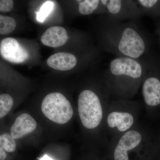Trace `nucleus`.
<instances>
[{
	"label": "nucleus",
	"instance_id": "2",
	"mask_svg": "<svg viewBox=\"0 0 160 160\" xmlns=\"http://www.w3.org/2000/svg\"><path fill=\"white\" fill-rule=\"evenodd\" d=\"M144 57L141 59L117 57L110 61L106 69L109 85L118 92L136 89L146 75V65Z\"/></svg>",
	"mask_w": 160,
	"mask_h": 160
},
{
	"label": "nucleus",
	"instance_id": "8",
	"mask_svg": "<svg viewBox=\"0 0 160 160\" xmlns=\"http://www.w3.org/2000/svg\"><path fill=\"white\" fill-rule=\"evenodd\" d=\"M142 139V135L138 132L131 130L126 132L121 138L116 146L114 160H129L128 152L137 147Z\"/></svg>",
	"mask_w": 160,
	"mask_h": 160
},
{
	"label": "nucleus",
	"instance_id": "20",
	"mask_svg": "<svg viewBox=\"0 0 160 160\" xmlns=\"http://www.w3.org/2000/svg\"><path fill=\"white\" fill-rule=\"evenodd\" d=\"M6 158V154L4 149L2 147H0V160H4Z\"/></svg>",
	"mask_w": 160,
	"mask_h": 160
},
{
	"label": "nucleus",
	"instance_id": "13",
	"mask_svg": "<svg viewBox=\"0 0 160 160\" xmlns=\"http://www.w3.org/2000/svg\"><path fill=\"white\" fill-rule=\"evenodd\" d=\"M78 9L80 14L88 15L96 11L106 14L105 8L99 0L77 1Z\"/></svg>",
	"mask_w": 160,
	"mask_h": 160
},
{
	"label": "nucleus",
	"instance_id": "5",
	"mask_svg": "<svg viewBox=\"0 0 160 160\" xmlns=\"http://www.w3.org/2000/svg\"><path fill=\"white\" fill-rule=\"evenodd\" d=\"M106 15L115 21H138L144 16L136 0H101Z\"/></svg>",
	"mask_w": 160,
	"mask_h": 160
},
{
	"label": "nucleus",
	"instance_id": "12",
	"mask_svg": "<svg viewBox=\"0 0 160 160\" xmlns=\"http://www.w3.org/2000/svg\"><path fill=\"white\" fill-rule=\"evenodd\" d=\"M134 122L133 117L128 112H113L108 116L107 123L111 128L117 127L121 132L126 131L132 126Z\"/></svg>",
	"mask_w": 160,
	"mask_h": 160
},
{
	"label": "nucleus",
	"instance_id": "15",
	"mask_svg": "<svg viewBox=\"0 0 160 160\" xmlns=\"http://www.w3.org/2000/svg\"><path fill=\"white\" fill-rule=\"evenodd\" d=\"M16 22L10 17L0 15V33L2 35L9 34L16 27Z\"/></svg>",
	"mask_w": 160,
	"mask_h": 160
},
{
	"label": "nucleus",
	"instance_id": "18",
	"mask_svg": "<svg viewBox=\"0 0 160 160\" xmlns=\"http://www.w3.org/2000/svg\"><path fill=\"white\" fill-rule=\"evenodd\" d=\"M53 6L54 4L51 1H47L44 3L37 13L38 21L40 22H43L52 10Z\"/></svg>",
	"mask_w": 160,
	"mask_h": 160
},
{
	"label": "nucleus",
	"instance_id": "6",
	"mask_svg": "<svg viewBox=\"0 0 160 160\" xmlns=\"http://www.w3.org/2000/svg\"><path fill=\"white\" fill-rule=\"evenodd\" d=\"M145 60L147 70L142 88L143 98L148 106L154 107L160 105V79L153 75Z\"/></svg>",
	"mask_w": 160,
	"mask_h": 160
},
{
	"label": "nucleus",
	"instance_id": "21",
	"mask_svg": "<svg viewBox=\"0 0 160 160\" xmlns=\"http://www.w3.org/2000/svg\"><path fill=\"white\" fill-rule=\"evenodd\" d=\"M40 160H53L50 157L47 155H45V156L43 157L42 158H41L40 159Z\"/></svg>",
	"mask_w": 160,
	"mask_h": 160
},
{
	"label": "nucleus",
	"instance_id": "10",
	"mask_svg": "<svg viewBox=\"0 0 160 160\" xmlns=\"http://www.w3.org/2000/svg\"><path fill=\"white\" fill-rule=\"evenodd\" d=\"M68 36L65 28L61 26H52L47 29L41 38L42 43L52 48L63 46L67 42Z\"/></svg>",
	"mask_w": 160,
	"mask_h": 160
},
{
	"label": "nucleus",
	"instance_id": "14",
	"mask_svg": "<svg viewBox=\"0 0 160 160\" xmlns=\"http://www.w3.org/2000/svg\"><path fill=\"white\" fill-rule=\"evenodd\" d=\"M144 16L156 15L160 13V1L157 0H136Z\"/></svg>",
	"mask_w": 160,
	"mask_h": 160
},
{
	"label": "nucleus",
	"instance_id": "4",
	"mask_svg": "<svg viewBox=\"0 0 160 160\" xmlns=\"http://www.w3.org/2000/svg\"><path fill=\"white\" fill-rule=\"evenodd\" d=\"M41 110L46 117L53 122L64 124L72 117L73 109L69 100L60 92L49 93L43 99Z\"/></svg>",
	"mask_w": 160,
	"mask_h": 160
},
{
	"label": "nucleus",
	"instance_id": "1",
	"mask_svg": "<svg viewBox=\"0 0 160 160\" xmlns=\"http://www.w3.org/2000/svg\"><path fill=\"white\" fill-rule=\"evenodd\" d=\"M101 38L104 50L117 57L141 59L149 52V38L138 21L120 22L106 15Z\"/></svg>",
	"mask_w": 160,
	"mask_h": 160
},
{
	"label": "nucleus",
	"instance_id": "19",
	"mask_svg": "<svg viewBox=\"0 0 160 160\" xmlns=\"http://www.w3.org/2000/svg\"><path fill=\"white\" fill-rule=\"evenodd\" d=\"M13 7V2L11 0H1L0 11L3 12H8L11 11Z\"/></svg>",
	"mask_w": 160,
	"mask_h": 160
},
{
	"label": "nucleus",
	"instance_id": "17",
	"mask_svg": "<svg viewBox=\"0 0 160 160\" xmlns=\"http://www.w3.org/2000/svg\"><path fill=\"white\" fill-rule=\"evenodd\" d=\"M0 146L7 152H12L16 148V142L11 134L5 133L0 136Z\"/></svg>",
	"mask_w": 160,
	"mask_h": 160
},
{
	"label": "nucleus",
	"instance_id": "16",
	"mask_svg": "<svg viewBox=\"0 0 160 160\" xmlns=\"http://www.w3.org/2000/svg\"><path fill=\"white\" fill-rule=\"evenodd\" d=\"M13 105L12 97L8 94L3 93L0 95V118H4L11 110Z\"/></svg>",
	"mask_w": 160,
	"mask_h": 160
},
{
	"label": "nucleus",
	"instance_id": "9",
	"mask_svg": "<svg viewBox=\"0 0 160 160\" xmlns=\"http://www.w3.org/2000/svg\"><path fill=\"white\" fill-rule=\"evenodd\" d=\"M37 126L36 121L30 115L22 113L16 119L10 129V134L15 139H18L34 131Z\"/></svg>",
	"mask_w": 160,
	"mask_h": 160
},
{
	"label": "nucleus",
	"instance_id": "7",
	"mask_svg": "<svg viewBox=\"0 0 160 160\" xmlns=\"http://www.w3.org/2000/svg\"><path fill=\"white\" fill-rule=\"evenodd\" d=\"M0 53L3 58L12 63H22L28 59L29 53L19 42L12 38L1 41Z\"/></svg>",
	"mask_w": 160,
	"mask_h": 160
},
{
	"label": "nucleus",
	"instance_id": "11",
	"mask_svg": "<svg viewBox=\"0 0 160 160\" xmlns=\"http://www.w3.org/2000/svg\"><path fill=\"white\" fill-rule=\"evenodd\" d=\"M77 58L69 52H58L49 57L47 61V65L50 68L67 71L73 69L77 65Z\"/></svg>",
	"mask_w": 160,
	"mask_h": 160
},
{
	"label": "nucleus",
	"instance_id": "3",
	"mask_svg": "<svg viewBox=\"0 0 160 160\" xmlns=\"http://www.w3.org/2000/svg\"><path fill=\"white\" fill-rule=\"evenodd\" d=\"M79 115L83 126L93 129L99 125L103 117L102 108L97 94L90 89L81 92L78 99Z\"/></svg>",
	"mask_w": 160,
	"mask_h": 160
}]
</instances>
